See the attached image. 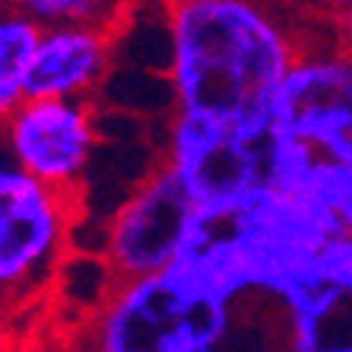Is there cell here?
<instances>
[{
	"instance_id": "1",
	"label": "cell",
	"mask_w": 352,
	"mask_h": 352,
	"mask_svg": "<svg viewBox=\"0 0 352 352\" xmlns=\"http://www.w3.org/2000/svg\"><path fill=\"white\" fill-rule=\"evenodd\" d=\"M302 48L270 0H168L175 108L267 121Z\"/></svg>"
},
{
	"instance_id": "2",
	"label": "cell",
	"mask_w": 352,
	"mask_h": 352,
	"mask_svg": "<svg viewBox=\"0 0 352 352\" xmlns=\"http://www.w3.org/2000/svg\"><path fill=\"white\" fill-rule=\"evenodd\" d=\"M162 159L197 206H232L257 190H295L320 156L267 121H226L175 108Z\"/></svg>"
},
{
	"instance_id": "3",
	"label": "cell",
	"mask_w": 352,
	"mask_h": 352,
	"mask_svg": "<svg viewBox=\"0 0 352 352\" xmlns=\"http://www.w3.org/2000/svg\"><path fill=\"white\" fill-rule=\"evenodd\" d=\"M241 302L178 267L121 279L86 320L80 346L102 352H216L232 346Z\"/></svg>"
},
{
	"instance_id": "4",
	"label": "cell",
	"mask_w": 352,
	"mask_h": 352,
	"mask_svg": "<svg viewBox=\"0 0 352 352\" xmlns=\"http://www.w3.org/2000/svg\"><path fill=\"white\" fill-rule=\"evenodd\" d=\"M76 197L7 165L0 172V305L51 286L74 245Z\"/></svg>"
},
{
	"instance_id": "5",
	"label": "cell",
	"mask_w": 352,
	"mask_h": 352,
	"mask_svg": "<svg viewBox=\"0 0 352 352\" xmlns=\"http://www.w3.org/2000/svg\"><path fill=\"white\" fill-rule=\"evenodd\" d=\"M0 146L13 168L64 194H80L98 149L92 98L29 96L0 121Z\"/></svg>"
},
{
	"instance_id": "6",
	"label": "cell",
	"mask_w": 352,
	"mask_h": 352,
	"mask_svg": "<svg viewBox=\"0 0 352 352\" xmlns=\"http://www.w3.org/2000/svg\"><path fill=\"white\" fill-rule=\"evenodd\" d=\"M270 118L320 159L352 165V51L340 41L298 51Z\"/></svg>"
},
{
	"instance_id": "7",
	"label": "cell",
	"mask_w": 352,
	"mask_h": 352,
	"mask_svg": "<svg viewBox=\"0 0 352 352\" xmlns=\"http://www.w3.org/2000/svg\"><path fill=\"white\" fill-rule=\"evenodd\" d=\"M197 204L165 159L121 200L102 235V261L115 283L172 267Z\"/></svg>"
},
{
	"instance_id": "8",
	"label": "cell",
	"mask_w": 352,
	"mask_h": 352,
	"mask_svg": "<svg viewBox=\"0 0 352 352\" xmlns=\"http://www.w3.org/2000/svg\"><path fill=\"white\" fill-rule=\"evenodd\" d=\"M111 67V29L45 25L29 67V96L92 98Z\"/></svg>"
},
{
	"instance_id": "9",
	"label": "cell",
	"mask_w": 352,
	"mask_h": 352,
	"mask_svg": "<svg viewBox=\"0 0 352 352\" xmlns=\"http://www.w3.org/2000/svg\"><path fill=\"white\" fill-rule=\"evenodd\" d=\"M327 232V273L352 276V165L320 159L302 181Z\"/></svg>"
},
{
	"instance_id": "10",
	"label": "cell",
	"mask_w": 352,
	"mask_h": 352,
	"mask_svg": "<svg viewBox=\"0 0 352 352\" xmlns=\"http://www.w3.org/2000/svg\"><path fill=\"white\" fill-rule=\"evenodd\" d=\"M38 35L41 25L13 0L0 3V121L29 98V67Z\"/></svg>"
},
{
	"instance_id": "11",
	"label": "cell",
	"mask_w": 352,
	"mask_h": 352,
	"mask_svg": "<svg viewBox=\"0 0 352 352\" xmlns=\"http://www.w3.org/2000/svg\"><path fill=\"white\" fill-rule=\"evenodd\" d=\"M23 13L45 25H105L115 29L127 0H13Z\"/></svg>"
},
{
	"instance_id": "12",
	"label": "cell",
	"mask_w": 352,
	"mask_h": 352,
	"mask_svg": "<svg viewBox=\"0 0 352 352\" xmlns=\"http://www.w3.org/2000/svg\"><path fill=\"white\" fill-rule=\"evenodd\" d=\"M298 3H305L308 10H314V13H320V16H340L346 7H349L352 0H298Z\"/></svg>"
},
{
	"instance_id": "13",
	"label": "cell",
	"mask_w": 352,
	"mask_h": 352,
	"mask_svg": "<svg viewBox=\"0 0 352 352\" xmlns=\"http://www.w3.org/2000/svg\"><path fill=\"white\" fill-rule=\"evenodd\" d=\"M336 41L352 51V3L336 16Z\"/></svg>"
},
{
	"instance_id": "14",
	"label": "cell",
	"mask_w": 352,
	"mask_h": 352,
	"mask_svg": "<svg viewBox=\"0 0 352 352\" xmlns=\"http://www.w3.org/2000/svg\"><path fill=\"white\" fill-rule=\"evenodd\" d=\"M7 165H10V162H7V156H3V146H0V172H3Z\"/></svg>"
}]
</instances>
